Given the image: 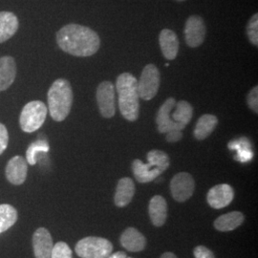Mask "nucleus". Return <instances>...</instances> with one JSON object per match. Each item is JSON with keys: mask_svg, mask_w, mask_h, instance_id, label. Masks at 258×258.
<instances>
[{"mask_svg": "<svg viewBox=\"0 0 258 258\" xmlns=\"http://www.w3.org/2000/svg\"><path fill=\"white\" fill-rule=\"evenodd\" d=\"M206 25L201 17H189L185 22L184 30V39L186 44L191 48L202 45L206 37Z\"/></svg>", "mask_w": 258, "mask_h": 258, "instance_id": "obj_10", "label": "nucleus"}, {"mask_svg": "<svg viewBox=\"0 0 258 258\" xmlns=\"http://www.w3.org/2000/svg\"><path fill=\"white\" fill-rule=\"evenodd\" d=\"M248 105L255 114L258 113V87L254 86L247 96Z\"/></svg>", "mask_w": 258, "mask_h": 258, "instance_id": "obj_28", "label": "nucleus"}, {"mask_svg": "<svg viewBox=\"0 0 258 258\" xmlns=\"http://www.w3.org/2000/svg\"><path fill=\"white\" fill-rule=\"evenodd\" d=\"M49 145L46 141L38 140L35 143L31 144L26 151V161L31 166H35L37 164V154L39 152H48Z\"/></svg>", "mask_w": 258, "mask_h": 258, "instance_id": "obj_25", "label": "nucleus"}, {"mask_svg": "<svg viewBox=\"0 0 258 258\" xmlns=\"http://www.w3.org/2000/svg\"><path fill=\"white\" fill-rule=\"evenodd\" d=\"M18 220L17 210L8 204L0 205V233L8 231Z\"/></svg>", "mask_w": 258, "mask_h": 258, "instance_id": "obj_23", "label": "nucleus"}, {"mask_svg": "<svg viewBox=\"0 0 258 258\" xmlns=\"http://www.w3.org/2000/svg\"><path fill=\"white\" fill-rule=\"evenodd\" d=\"M47 100L52 119L55 121L64 120L73 103V90L70 83L65 79L55 81L48 91Z\"/></svg>", "mask_w": 258, "mask_h": 258, "instance_id": "obj_4", "label": "nucleus"}, {"mask_svg": "<svg viewBox=\"0 0 258 258\" xmlns=\"http://www.w3.org/2000/svg\"><path fill=\"white\" fill-rule=\"evenodd\" d=\"M47 112L45 103L40 101L28 102L19 117L20 127L26 133L37 131L46 120Z\"/></svg>", "mask_w": 258, "mask_h": 258, "instance_id": "obj_5", "label": "nucleus"}, {"mask_svg": "<svg viewBox=\"0 0 258 258\" xmlns=\"http://www.w3.org/2000/svg\"><path fill=\"white\" fill-rule=\"evenodd\" d=\"M119 96V107L122 117L129 121H135L140 113L138 81L130 73L120 74L116 81Z\"/></svg>", "mask_w": 258, "mask_h": 258, "instance_id": "obj_3", "label": "nucleus"}, {"mask_svg": "<svg viewBox=\"0 0 258 258\" xmlns=\"http://www.w3.org/2000/svg\"><path fill=\"white\" fill-rule=\"evenodd\" d=\"M245 216L242 212H231L223 214L214 221V228L219 231H231L236 230L243 224Z\"/></svg>", "mask_w": 258, "mask_h": 258, "instance_id": "obj_20", "label": "nucleus"}, {"mask_svg": "<svg viewBox=\"0 0 258 258\" xmlns=\"http://www.w3.org/2000/svg\"><path fill=\"white\" fill-rule=\"evenodd\" d=\"M194 108L185 101L176 102L169 98L162 104L156 116L157 127L160 133H167L171 130H183L190 121Z\"/></svg>", "mask_w": 258, "mask_h": 258, "instance_id": "obj_2", "label": "nucleus"}, {"mask_svg": "<svg viewBox=\"0 0 258 258\" xmlns=\"http://www.w3.org/2000/svg\"><path fill=\"white\" fill-rule=\"evenodd\" d=\"M56 42L65 53L81 57L96 54L101 46V39L95 31L74 23L65 25L56 33Z\"/></svg>", "mask_w": 258, "mask_h": 258, "instance_id": "obj_1", "label": "nucleus"}, {"mask_svg": "<svg viewBox=\"0 0 258 258\" xmlns=\"http://www.w3.org/2000/svg\"><path fill=\"white\" fill-rule=\"evenodd\" d=\"M135 194V184L128 177L121 178L118 182L114 197L115 205L119 208L126 207L133 199Z\"/></svg>", "mask_w": 258, "mask_h": 258, "instance_id": "obj_18", "label": "nucleus"}, {"mask_svg": "<svg viewBox=\"0 0 258 258\" xmlns=\"http://www.w3.org/2000/svg\"><path fill=\"white\" fill-rule=\"evenodd\" d=\"M159 43L162 53L166 59H175L179 51V40L172 30L164 29L159 36Z\"/></svg>", "mask_w": 258, "mask_h": 258, "instance_id": "obj_14", "label": "nucleus"}, {"mask_svg": "<svg viewBox=\"0 0 258 258\" xmlns=\"http://www.w3.org/2000/svg\"><path fill=\"white\" fill-rule=\"evenodd\" d=\"M75 250L81 258H107L113 250V245L105 238L88 236L77 243Z\"/></svg>", "mask_w": 258, "mask_h": 258, "instance_id": "obj_6", "label": "nucleus"}, {"mask_svg": "<svg viewBox=\"0 0 258 258\" xmlns=\"http://www.w3.org/2000/svg\"><path fill=\"white\" fill-rule=\"evenodd\" d=\"M247 35L252 45H258V15L254 14L247 26Z\"/></svg>", "mask_w": 258, "mask_h": 258, "instance_id": "obj_26", "label": "nucleus"}, {"mask_svg": "<svg viewBox=\"0 0 258 258\" xmlns=\"http://www.w3.org/2000/svg\"><path fill=\"white\" fill-rule=\"evenodd\" d=\"M9 143V134L6 126L0 123V155L6 150Z\"/></svg>", "mask_w": 258, "mask_h": 258, "instance_id": "obj_29", "label": "nucleus"}, {"mask_svg": "<svg viewBox=\"0 0 258 258\" xmlns=\"http://www.w3.org/2000/svg\"><path fill=\"white\" fill-rule=\"evenodd\" d=\"M148 212L152 224L155 227L164 226L167 218V204L166 199L160 195L152 197L148 206Z\"/></svg>", "mask_w": 258, "mask_h": 258, "instance_id": "obj_17", "label": "nucleus"}, {"mask_svg": "<svg viewBox=\"0 0 258 258\" xmlns=\"http://www.w3.org/2000/svg\"><path fill=\"white\" fill-rule=\"evenodd\" d=\"M132 170L139 183H149L156 179L162 173L155 168H152L148 164H144L141 160L136 159L132 163Z\"/></svg>", "mask_w": 258, "mask_h": 258, "instance_id": "obj_21", "label": "nucleus"}, {"mask_svg": "<svg viewBox=\"0 0 258 258\" xmlns=\"http://www.w3.org/2000/svg\"><path fill=\"white\" fill-rule=\"evenodd\" d=\"M176 1H178V2H184L185 0H176Z\"/></svg>", "mask_w": 258, "mask_h": 258, "instance_id": "obj_35", "label": "nucleus"}, {"mask_svg": "<svg viewBox=\"0 0 258 258\" xmlns=\"http://www.w3.org/2000/svg\"><path fill=\"white\" fill-rule=\"evenodd\" d=\"M28 165L23 157H13L6 166V178L11 184H22L27 177Z\"/></svg>", "mask_w": 258, "mask_h": 258, "instance_id": "obj_12", "label": "nucleus"}, {"mask_svg": "<svg viewBox=\"0 0 258 258\" xmlns=\"http://www.w3.org/2000/svg\"><path fill=\"white\" fill-rule=\"evenodd\" d=\"M127 256L126 253L124 251H118V252H115L113 254H110L107 258H125Z\"/></svg>", "mask_w": 258, "mask_h": 258, "instance_id": "obj_33", "label": "nucleus"}, {"mask_svg": "<svg viewBox=\"0 0 258 258\" xmlns=\"http://www.w3.org/2000/svg\"><path fill=\"white\" fill-rule=\"evenodd\" d=\"M194 254L195 258H215L212 250L204 246L196 247L194 249Z\"/></svg>", "mask_w": 258, "mask_h": 258, "instance_id": "obj_30", "label": "nucleus"}, {"mask_svg": "<svg viewBox=\"0 0 258 258\" xmlns=\"http://www.w3.org/2000/svg\"><path fill=\"white\" fill-rule=\"evenodd\" d=\"M54 243L45 228H38L33 235V248L36 258H50Z\"/></svg>", "mask_w": 258, "mask_h": 258, "instance_id": "obj_13", "label": "nucleus"}, {"mask_svg": "<svg viewBox=\"0 0 258 258\" xmlns=\"http://www.w3.org/2000/svg\"><path fill=\"white\" fill-rule=\"evenodd\" d=\"M97 102L100 113L103 118L110 119L114 117L115 106V86L108 81L100 83L97 89Z\"/></svg>", "mask_w": 258, "mask_h": 258, "instance_id": "obj_8", "label": "nucleus"}, {"mask_svg": "<svg viewBox=\"0 0 258 258\" xmlns=\"http://www.w3.org/2000/svg\"><path fill=\"white\" fill-rule=\"evenodd\" d=\"M218 119L216 116L212 114H205L196 123L194 132V137L199 141L208 138L216 127Z\"/></svg>", "mask_w": 258, "mask_h": 258, "instance_id": "obj_22", "label": "nucleus"}, {"mask_svg": "<svg viewBox=\"0 0 258 258\" xmlns=\"http://www.w3.org/2000/svg\"><path fill=\"white\" fill-rule=\"evenodd\" d=\"M195 183L192 176L187 172L176 174L170 182V191L177 202H185L194 195Z\"/></svg>", "mask_w": 258, "mask_h": 258, "instance_id": "obj_9", "label": "nucleus"}, {"mask_svg": "<svg viewBox=\"0 0 258 258\" xmlns=\"http://www.w3.org/2000/svg\"><path fill=\"white\" fill-rule=\"evenodd\" d=\"M148 165L152 168L159 170L161 173L166 171L170 165L169 157L166 152L161 150H151L148 153Z\"/></svg>", "mask_w": 258, "mask_h": 258, "instance_id": "obj_24", "label": "nucleus"}, {"mask_svg": "<svg viewBox=\"0 0 258 258\" xmlns=\"http://www.w3.org/2000/svg\"><path fill=\"white\" fill-rule=\"evenodd\" d=\"M233 197L234 191L230 184H217L209 190L207 201L213 209L220 210L228 207L232 202Z\"/></svg>", "mask_w": 258, "mask_h": 258, "instance_id": "obj_11", "label": "nucleus"}, {"mask_svg": "<svg viewBox=\"0 0 258 258\" xmlns=\"http://www.w3.org/2000/svg\"><path fill=\"white\" fill-rule=\"evenodd\" d=\"M183 138L182 130H171L166 133V141L168 143H176Z\"/></svg>", "mask_w": 258, "mask_h": 258, "instance_id": "obj_31", "label": "nucleus"}, {"mask_svg": "<svg viewBox=\"0 0 258 258\" xmlns=\"http://www.w3.org/2000/svg\"><path fill=\"white\" fill-rule=\"evenodd\" d=\"M50 258H72V250L65 242H57L53 247Z\"/></svg>", "mask_w": 258, "mask_h": 258, "instance_id": "obj_27", "label": "nucleus"}, {"mask_svg": "<svg viewBox=\"0 0 258 258\" xmlns=\"http://www.w3.org/2000/svg\"><path fill=\"white\" fill-rule=\"evenodd\" d=\"M17 16L12 12H0V43L7 41L19 30Z\"/></svg>", "mask_w": 258, "mask_h": 258, "instance_id": "obj_19", "label": "nucleus"}, {"mask_svg": "<svg viewBox=\"0 0 258 258\" xmlns=\"http://www.w3.org/2000/svg\"><path fill=\"white\" fill-rule=\"evenodd\" d=\"M120 245L128 251L138 252L146 248L147 239L135 228H127L120 236Z\"/></svg>", "mask_w": 258, "mask_h": 258, "instance_id": "obj_15", "label": "nucleus"}, {"mask_svg": "<svg viewBox=\"0 0 258 258\" xmlns=\"http://www.w3.org/2000/svg\"><path fill=\"white\" fill-rule=\"evenodd\" d=\"M161 76L156 66L148 64L143 70L138 81V92L141 99L145 101L152 100L158 93Z\"/></svg>", "mask_w": 258, "mask_h": 258, "instance_id": "obj_7", "label": "nucleus"}, {"mask_svg": "<svg viewBox=\"0 0 258 258\" xmlns=\"http://www.w3.org/2000/svg\"><path fill=\"white\" fill-rule=\"evenodd\" d=\"M160 258H177V256L172 252H165Z\"/></svg>", "mask_w": 258, "mask_h": 258, "instance_id": "obj_34", "label": "nucleus"}, {"mask_svg": "<svg viewBox=\"0 0 258 258\" xmlns=\"http://www.w3.org/2000/svg\"><path fill=\"white\" fill-rule=\"evenodd\" d=\"M17 76V65L13 56L0 57V91H5L14 83Z\"/></svg>", "mask_w": 258, "mask_h": 258, "instance_id": "obj_16", "label": "nucleus"}, {"mask_svg": "<svg viewBox=\"0 0 258 258\" xmlns=\"http://www.w3.org/2000/svg\"><path fill=\"white\" fill-rule=\"evenodd\" d=\"M252 157H253V153L250 149H241L237 151L236 160H238L242 163H245V162H248L249 160H251Z\"/></svg>", "mask_w": 258, "mask_h": 258, "instance_id": "obj_32", "label": "nucleus"}]
</instances>
